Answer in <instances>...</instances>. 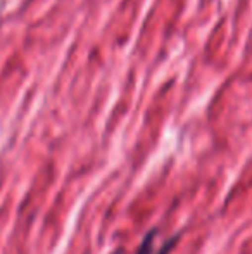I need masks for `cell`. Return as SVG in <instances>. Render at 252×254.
Instances as JSON below:
<instances>
[{
  "mask_svg": "<svg viewBox=\"0 0 252 254\" xmlns=\"http://www.w3.org/2000/svg\"><path fill=\"white\" fill-rule=\"evenodd\" d=\"M155 235H157V232H155V230L149 232V234L145 235L144 241H142V244H140V248H138L137 254H168L169 249L175 246L176 237L169 239V241L166 242L161 249H157V251H155Z\"/></svg>",
  "mask_w": 252,
  "mask_h": 254,
  "instance_id": "obj_1",
  "label": "cell"
}]
</instances>
